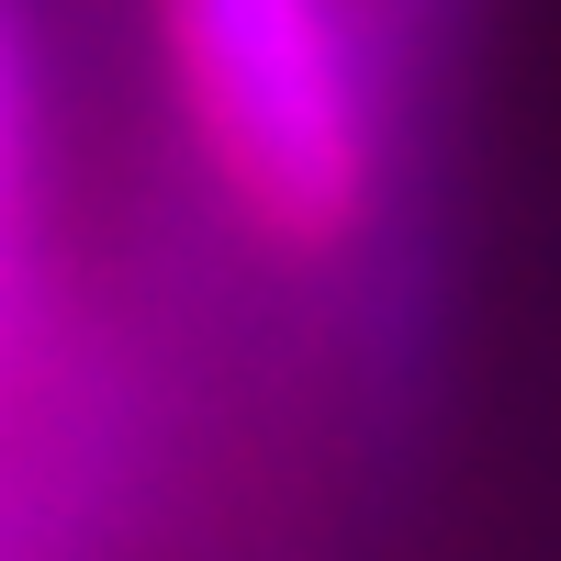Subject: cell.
Here are the masks:
<instances>
[{"mask_svg": "<svg viewBox=\"0 0 561 561\" xmlns=\"http://www.w3.org/2000/svg\"><path fill=\"white\" fill-rule=\"evenodd\" d=\"M192 124L270 237L325 248L370 203V124L337 0H158Z\"/></svg>", "mask_w": 561, "mask_h": 561, "instance_id": "1", "label": "cell"}, {"mask_svg": "<svg viewBox=\"0 0 561 561\" xmlns=\"http://www.w3.org/2000/svg\"><path fill=\"white\" fill-rule=\"evenodd\" d=\"M12 237H23V57L0 23V293H12Z\"/></svg>", "mask_w": 561, "mask_h": 561, "instance_id": "2", "label": "cell"}]
</instances>
